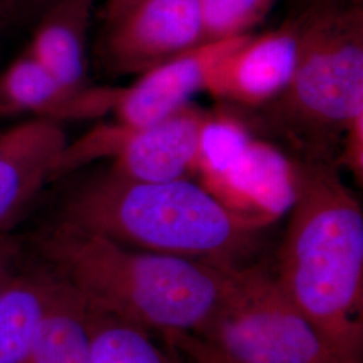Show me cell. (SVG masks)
Here are the masks:
<instances>
[{"mask_svg":"<svg viewBox=\"0 0 363 363\" xmlns=\"http://www.w3.org/2000/svg\"><path fill=\"white\" fill-rule=\"evenodd\" d=\"M117 88L72 89L25 50L0 73V116H31L62 125L112 113Z\"/></svg>","mask_w":363,"mask_h":363,"instance_id":"8fae6325","label":"cell"},{"mask_svg":"<svg viewBox=\"0 0 363 363\" xmlns=\"http://www.w3.org/2000/svg\"><path fill=\"white\" fill-rule=\"evenodd\" d=\"M142 0H105L104 16L111 25Z\"/></svg>","mask_w":363,"mask_h":363,"instance_id":"ffe728a7","label":"cell"},{"mask_svg":"<svg viewBox=\"0 0 363 363\" xmlns=\"http://www.w3.org/2000/svg\"><path fill=\"white\" fill-rule=\"evenodd\" d=\"M58 222L125 247L222 268H241L259 230L190 178L135 181L109 169L67 195Z\"/></svg>","mask_w":363,"mask_h":363,"instance_id":"3957f363","label":"cell"},{"mask_svg":"<svg viewBox=\"0 0 363 363\" xmlns=\"http://www.w3.org/2000/svg\"><path fill=\"white\" fill-rule=\"evenodd\" d=\"M202 39L214 42L249 35L272 10L274 0H198Z\"/></svg>","mask_w":363,"mask_h":363,"instance_id":"e0dca14e","label":"cell"},{"mask_svg":"<svg viewBox=\"0 0 363 363\" xmlns=\"http://www.w3.org/2000/svg\"><path fill=\"white\" fill-rule=\"evenodd\" d=\"M21 259L22 247L18 240L7 232H0V298L23 269Z\"/></svg>","mask_w":363,"mask_h":363,"instance_id":"d6986e66","label":"cell"},{"mask_svg":"<svg viewBox=\"0 0 363 363\" xmlns=\"http://www.w3.org/2000/svg\"><path fill=\"white\" fill-rule=\"evenodd\" d=\"M208 112L189 104L147 125L120 121L99 124L67 142L55 167V179L89 164L108 160L109 169L143 182L184 179L194 175L201 130Z\"/></svg>","mask_w":363,"mask_h":363,"instance_id":"52a82bcc","label":"cell"},{"mask_svg":"<svg viewBox=\"0 0 363 363\" xmlns=\"http://www.w3.org/2000/svg\"><path fill=\"white\" fill-rule=\"evenodd\" d=\"M169 340L194 363H345L259 267L240 268L208 322Z\"/></svg>","mask_w":363,"mask_h":363,"instance_id":"5b68a950","label":"cell"},{"mask_svg":"<svg viewBox=\"0 0 363 363\" xmlns=\"http://www.w3.org/2000/svg\"><path fill=\"white\" fill-rule=\"evenodd\" d=\"M108 27L105 64L118 74H142L203 43L198 0H142Z\"/></svg>","mask_w":363,"mask_h":363,"instance_id":"ba28073f","label":"cell"},{"mask_svg":"<svg viewBox=\"0 0 363 363\" xmlns=\"http://www.w3.org/2000/svg\"><path fill=\"white\" fill-rule=\"evenodd\" d=\"M94 0H55L40 13L26 49L66 86L86 89L88 34Z\"/></svg>","mask_w":363,"mask_h":363,"instance_id":"4fadbf2b","label":"cell"},{"mask_svg":"<svg viewBox=\"0 0 363 363\" xmlns=\"http://www.w3.org/2000/svg\"><path fill=\"white\" fill-rule=\"evenodd\" d=\"M337 164L350 171L359 184L363 182V109L351 117L340 138Z\"/></svg>","mask_w":363,"mask_h":363,"instance_id":"ac0fdd59","label":"cell"},{"mask_svg":"<svg viewBox=\"0 0 363 363\" xmlns=\"http://www.w3.org/2000/svg\"><path fill=\"white\" fill-rule=\"evenodd\" d=\"M35 247L91 311L167 339L205 325L240 269L125 247L58 220L37 235Z\"/></svg>","mask_w":363,"mask_h":363,"instance_id":"6da1fadb","label":"cell"},{"mask_svg":"<svg viewBox=\"0 0 363 363\" xmlns=\"http://www.w3.org/2000/svg\"><path fill=\"white\" fill-rule=\"evenodd\" d=\"M194 175L229 211L261 229L294 206L300 164L238 118L208 112Z\"/></svg>","mask_w":363,"mask_h":363,"instance_id":"8992f818","label":"cell"},{"mask_svg":"<svg viewBox=\"0 0 363 363\" xmlns=\"http://www.w3.org/2000/svg\"><path fill=\"white\" fill-rule=\"evenodd\" d=\"M52 276L46 308L22 363H91V310L74 289Z\"/></svg>","mask_w":363,"mask_h":363,"instance_id":"5bb4252c","label":"cell"},{"mask_svg":"<svg viewBox=\"0 0 363 363\" xmlns=\"http://www.w3.org/2000/svg\"><path fill=\"white\" fill-rule=\"evenodd\" d=\"M298 52L294 19L259 37L250 34L213 67L205 91L244 106L272 104L289 86Z\"/></svg>","mask_w":363,"mask_h":363,"instance_id":"9c48e42d","label":"cell"},{"mask_svg":"<svg viewBox=\"0 0 363 363\" xmlns=\"http://www.w3.org/2000/svg\"><path fill=\"white\" fill-rule=\"evenodd\" d=\"M274 276L343 362L362 363V208L328 162L300 164Z\"/></svg>","mask_w":363,"mask_h":363,"instance_id":"7a4b0ae2","label":"cell"},{"mask_svg":"<svg viewBox=\"0 0 363 363\" xmlns=\"http://www.w3.org/2000/svg\"><path fill=\"white\" fill-rule=\"evenodd\" d=\"M52 272L22 269L0 298V363H22L46 308Z\"/></svg>","mask_w":363,"mask_h":363,"instance_id":"9a60e30c","label":"cell"},{"mask_svg":"<svg viewBox=\"0 0 363 363\" xmlns=\"http://www.w3.org/2000/svg\"><path fill=\"white\" fill-rule=\"evenodd\" d=\"M296 69L274 101L276 117L292 138L325 160L349 120L363 109V7L358 0H316L294 19Z\"/></svg>","mask_w":363,"mask_h":363,"instance_id":"277c9868","label":"cell"},{"mask_svg":"<svg viewBox=\"0 0 363 363\" xmlns=\"http://www.w3.org/2000/svg\"><path fill=\"white\" fill-rule=\"evenodd\" d=\"M247 37L203 42L144 72L130 86L117 88L116 121L147 125L191 104L196 93L205 91L216 64Z\"/></svg>","mask_w":363,"mask_h":363,"instance_id":"30bf717a","label":"cell"},{"mask_svg":"<svg viewBox=\"0 0 363 363\" xmlns=\"http://www.w3.org/2000/svg\"><path fill=\"white\" fill-rule=\"evenodd\" d=\"M67 142L61 124L40 118L0 132V232L55 179Z\"/></svg>","mask_w":363,"mask_h":363,"instance_id":"7c38bea8","label":"cell"},{"mask_svg":"<svg viewBox=\"0 0 363 363\" xmlns=\"http://www.w3.org/2000/svg\"><path fill=\"white\" fill-rule=\"evenodd\" d=\"M9 7H10V1L9 0H0V15L4 13Z\"/></svg>","mask_w":363,"mask_h":363,"instance_id":"44dd1931","label":"cell"},{"mask_svg":"<svg viewBox=\"0 0 363 363\" xmlns=\"http://www.w3.org/2000/svg\"><path fill=\"white\" fill-rule=\"evenodd\" d=\"M91 363H189L163 350L152 333L91 310Z\"/></svg>","mask_w":363,"mask_h":363,"instance_id":"2e32d148","label":"cell"}]
</instances>
